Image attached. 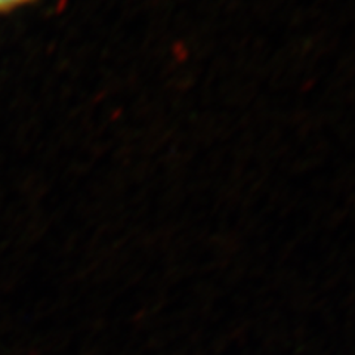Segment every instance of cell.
Instances as JSON below:
<instances>
[{
    "label": "cell",
    "mask_w": 355,
    "mask_h": 355,
    "mask_svg": "<svg viewBox=\"0 0 355 355\" xmlns=\"http://www.w3.org/2000/svg\"><path fill=\"white\" fill-rule=\"evenodd\" d=\"M33 2L35 0H0V15L14 12V10L24 8Z\"/></svg>",
    "instance_id": "6da1fadb"
}]
</instances>
